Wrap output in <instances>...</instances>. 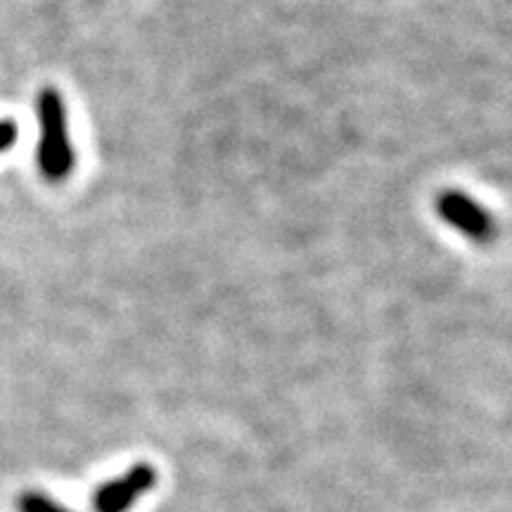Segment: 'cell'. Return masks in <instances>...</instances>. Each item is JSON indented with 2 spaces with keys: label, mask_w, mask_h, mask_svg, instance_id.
Here are the masks:
<instances>
[{
  "label": "cell",
  "mask_w": 512,
  "mask_h": 512,
  "mask_svg": "<svg viewBox=\"0 0 512 512\" xmlns=\"http://www.w3.org/2000/svg\"><path fill=\"white\" fill-rule=\"evenodd\" d=\"M434 211L448 228H453L475 245H489L496 240L498 226L491 211L463 190L448 188L439 192V197L434 200Z\"/></svg>",
  "instance_id": "2"
},
{
  "label": "cell",
  "mask_w": 512,
  "mask_h": 512,
  "mask_svg": "<svg viewBox=\"0 0 512 512\" xmlns=\"http://www.w3.org/2000/svg\"><path fill=\"white\" fill-rule=\"evenodd\" d=\"M157 470L150 463H136L124 475L102 484L93 496L95 512H126L138 503L147 491L155 489Z\"/></svg>",
  "instance_id": "3"
},
{
  "label": "cell",
  "mask_w": 512,
  "mask_h": 512,
  "mask_svg": "<svg viewBox=\"0 0 512 512\" xmlns=\"http://www.w3.org/2000/svg\"><path fill=\"white\" fill-rule=\"evenodd\" d=\"M17 512H72L64 508L62 503L53 501V498L41 494V491H24L17 496Z\"/></svg>",
  "instance_id": "4"
},
{
  "label": "cell",
  "mask_w": 512,
  "mask_h": 512,
  "mask_svg": "<svg viewBox=\"0 0 512 512\" xmlns=\"http://www.w3.org/2000/svg\"><path fill=\"white\" fill-rule=\"evenodd\" d=\"M17 138H19V131L15 121L0 119V155H5V152L17 143Z\"/></svg>",
  "instance_id": "5"
},
{
  "label": "cell",
  "mask_w": 512,
  "mask_h": 512,
  "mask_svg": "<svg viewBox=\"0 0 512 512\" xmlns=\"http://www.w3.org/2000/svg\"><path fill=\"white\" fill-rule=\"evenodd\" d=\"M38 174L48 183H64L76 169V150L69 138V117L62 93L57 88H43L36 95Z\"/></svg>",
  "instance_id": "1"
}]
</instances>
